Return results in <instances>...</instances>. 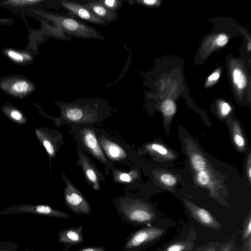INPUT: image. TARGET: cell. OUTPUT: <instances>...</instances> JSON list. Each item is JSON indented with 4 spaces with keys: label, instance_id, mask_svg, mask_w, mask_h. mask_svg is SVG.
<instances>
[{
    "label": "cell",
    "instance_id": "1",
    "mask_svg": "<svg viewBox=\"0 0 251 251\" xmlns=\"http://www.w3.org/2000/svg\"><path fill=\"white\" fill-rule=\"evenodd\" d=\"M56 104L60 108V115L49 118L53 121L57 128L64 125L74 124L98 126L112 115V108L108 102L98 98L81 99L73 102L60 101Z\"/></svg>",
    "mask_w": 251,
    "mask_h": 251
},
{
    "label": "cell",
    "instance_id": "2",
    "mask_svg": "<svg viewBox=\"0 0 251 251\" xmlns=\"http://www.w3.org/2000/svg\"><path fill=\"white\" fill-rule=\"evenodd\" d=\"M95 126L86 124L71 125L70 132L84 151L93 156L105 166V171L109 173L113 164L106 157L99 142Z\"/></svg>",
    "mask_w": 251,
    "mask_h": 251
},
{
    "label": "cell",
    "instance_id": "3",
    "mask_svg": "<svg viewBox=\"0 0 251 251\" xmlns=\"http://www.w3.org/2000/svg\"><path fill=\"white\" fill-rule=\"evenodd\" d=\"M53 20L63 31L73 37L87 39L104 40V38L97 30L72 18L54 15Z\"/></svg>",
    "mask_w": 251,
    "mask_h": 251
},
{
    "label": "cell",
    "instance_id": "4",
    "mask_svg": "<svg viewBox=\"0 0 251 251\" xmlns=\"http://www.w3.org/2000/svg\"><path fill=\"white\" fill-rule=\"evenodd\" d=\"M61 177L65 184L64 197L68 208L76 214L90 215L92 208L81 192L74 185L65 174H62Z\"/></svg>",
    "mask_w": 251,
    "mask_h": 251
},
{
    "label": "cell",
    "instance_id": "5",
    "mask_svg": "<svg viewBox=\"0 0 251 251\" xmlns=\"http://www.w3.org/2000/svg\"><path fill=\"white\" fill-rule=\"evenodd\" d=\"M34 133L48 155L50 174L52 159L56 158L65 140L60 132L46 127H36L34 129Z\"/></svg>",
    "mask_w": 251,
    "mask_h": 251
},
{
    "label": "cell",
    "instance_id": "6",
    "mask_svg": "<svg viewBox=\"0 0 251 251\" xmlns=\"http://www.w3.org/2000/svg\"><path fill=\"white\" fill-rule=\"evenodd\" d=\"M119 209L128 222L144 224L153 218L152 213L144 205L129 199H122L119 202Z\"/></svg>",
    "mask_w": 251,
    "mask_h": 251
},
{
    "label": "cell",
    "instance_id": "7",
    "mask_svg": "<svg viewBox=\"0 0 251 251\" xmlns=\"http://www.w3.org/2000/svg\"><path fill=\"white\" fill-rule=\"evenodd\" d=\"M30 213L37 215L59 218H68L66 213L45 204H22L14 205L0 211V215Z\"/></svg>",
    "mask_w": 251,
    "mask_h": 251
},
{
    "label": "cell",
    "instance_id": "8",
    "mask_svg": "<svg viewBox=\"0 0 251 251\" xmlns=\"http://www.w3.org/2000/svg\"><path fill=\"white\" fill-rule=\"evenodd\" d=\"M76 149L78 156L76 165L81 168L88 184L94 190H99L100 183L105 181L103 174L78 145H76Z\"/></svg>",
    "mask_w": 251,
    "mask_h": 251
},
{
    "label": "cell",
    "instance_id": "9",
    "mask_svg": "<svg viewBox=\"0 0 251 251\" xmlns=\"http://www.w3.org/2000/svg\"><path fill=\"white\" fill-rule=\"evenodd\" d=\"M97 137L100 147L107 160L112 163H127L129 160V151L115 139L98 132Z\"/></svg>",
    "mask_w": 251,
    "mask_h": 251
},
{
    "label": "cell",
    "instance_id": "10",
    "mask_svg": "<svg viewBox=\"0 0 251 251\" xmlns=\"http://www.w3.org/2000/svg\"><path fill=\"white\" fill-rule=\"evenodd\" d=\"M163 232L160 228L150 227L134 232L124 246L125 251H135L160 236Z\"/></svg>",
    "mask_w": 251,
    "mask_h": 251
},
{
    "label": "cell",
    "instance_id": "11",
    "mask_svg": "<svg viewBox=\"0 0 251 251\" xmlns=\"http://www.w3.org/2000/svg\"><path fill=\"white\" fill-rule=\"evenodd\" d=\"M62 6L73 14L92 24L99 25H107L108 24L98 18L90 10L80 4L73 1L64 0L61 1Z\"/></svg>",
    "mask_w": 251,
    "mask_h": 251
},
{
    "label": "cell",
    "instance_id": "12",
    "mask_svg": "<svg viewBox=\"0 0 251 251\" xmlns=\"http://www.w3.org/2000/svg\"><path fill=\"white\" fill-rule=\"evenodd\" d=\"M82 226L78 227L68 228L60 230L58 233L59 241L65 245V251H67L72 246L83 243L84 238L82 232Z\"/></svg>",
    "mask_w": 251,
    "mask_h": 251
},
{
    "label": "cell",
    "instance_id": "13",
    "mask_svg": "<svg viewBox=\"0 0 251 251\" xmlns=\"http://www.w3.org/2000/svg\"><path fill=\"white\" fill-rule=\"evenodd\" d=\"M83 5L108 25L118 19L117 12L107 8L100 0H90Z\"/></svg>",
    "mask_w": 251,
    "mask_h": 251
},
{
    "label": "cell",
    "instance_id": "14",
    "mask_svg": "<svg viewBox=\"0 0 251 251\" xmlns=\"http://www.w3.org/2000/svg\"><path fill=\"white\" fill-rule=\"evenodd\" d=\"M192 212L193 216L201 224L213 228L219 227L215 219L206 210L198 208L195 209Z\"/></svg>",
    "mask_w": 251,
    "mask_h": 251
},
{
    "label": "cell",
    "instance_id": "15",
    "mask_svg": "<svg viewBox=\"0 0 251 251\" xmlns=\"http://www.w3.org/2000/svg\"><path fill=\"white\" fill-rule=\"evenodd\" d=\"M1 110L7 118L15 124L24 125L27 123V120L25 114L12 106H5Z\"/></svg>",
    "mask_w": 251,
    "mask_h": 251
},
{
    "label": "cell",
    "instance_id": "16",
    "mask_svg": "<svg viewBox=\"0 0 251 251\" xmlns=\"http://www.w3.org/2000/svg\"><path fill=\"white\" fill-rule=\"evenodd\" d=\"M114 181L118 183H129L132 182L138 176L136 170H131L126 173L116 169L112 170Z\"/></svg>",
    "mask_w": 251,
    "mask_h": 251
},
{
    "label": "cell",
    "instance_id": "17",
    "mask_svg": "<svg viewBox=\"0 0 251 251\" xmlns=\"http://www.w3.org/2000/svg\"><path fill=\"white\" fill-rule=\"evenodd\" d=\"M30 85L26 80H17L11 86V90L13 93L17 95H23L27 93L30 90Z\"/></svg>",
    "mask_w": 251,
    "mask_h": 251
},
{
    "label": "cell",
    "instance_id": "18",
    "mask_svg": "<svg viewBox=\"0 0 251 251\" xmlns=\"http://www.w3.org/2000/svg\"><path fill=\"white\" fill-rule=\"evenodd\" d=\"M100 2L109 9L115 12L121 8L123 1L120 0H99Z\"/></svg>",
    "mask_w": 251,
    "mask_h": 251
},
{
    "label": "cell",
    "instance_id": "19",
    "mask_svg": "<svg viewBox=\"0 0 251 251\" xmlns=\"http://www.w3.org/2000/svg\"><path fill=\"white\" fill-rule=\"evenodd\" d=\"M192 163L194 169L199 172L205 169L206 162L204 158L199 154H195L193 156Z\"/></svg>",
    "mask_w": 251,
    "mask_h": 251
},
{
    "label": "cell",
    "instance_id": "20",
    "mask_svg": "<svg viewBox=\"0 0 251 251\" xmlns=\"http://www.w3.org/2000/svg\"><path fill=\"white\" fill-rule=\"evenodd\" d=\"M161 109L165 115L171 116L176 112V107L172 100H167L163 102L161 105Z\"/></svg>",
    "mask_w": 251,
    "mask_h": 251
},
{
    "label": "cell",
    "instance_id": "21",
    "mask_svg": "<svg viewBox=\"0 0 251 251\" xmlns=\"http://www.w3.org/2000/svg\"><path fill=\"white\" fill-rule=\"evenodd\" d=\"M19 245L11 241L0 240V251H18Z\"/></svg>",
    "mask_w": 251,
    "mask_h": 251
},
{
    "label": "cell",
    "instance_id": "22",
    "mask_svg": "<svg viewBox=\"0 0 251 251\" xmlns=\"http://www.w3.org/2000/svg\"><path fill=\"white\" fill-rule=\"evenodd\" d=\"M42 0H9L4 2L7 4L17 6H23L25 5H30L35 4L42 2Z\"/></svg>",
    "mask_w": 251,
    "mask_h": 251
},
{
    "label": "cell",
    "instance_id": "23",
    "mask_svg": "<svg viewBox=\"0 0 251 251\" xmlns=\"http://www.w3.org/2000/svg\"><path fill=\"white\" fill-rule=\"evenodd\" d=\"M7 56L12 60L21 63L24 61V54L13 50H8L6 51Z\"/></svg>",
    "mask_w": 251,
    "mask_h": 251
},
{
    "label": "cell",
    "instance_id": "24",
    "mask_svg": "<svg viewBox=\"0 0 251 251\" xmlns=\"http://www.w3.org/2000/svg\"><path fill=\"white\" fill-rule=\"evenodd\" d=\"M197 180L202 185L208 184L210 180L208 172L204 170L200 171L197 175Z\"/></svg>",
    "mask_w": 251,
    "mask_h": 251
},
{
    "label": "cell",
    "instance_id": "25",
    "mask_svg": "<svg viewBox=\"0 0 251 251\" xmlns=\"http://www.w3.org/2000/svg\"><path fill=\"white\" fill-rule=\"evenodd\" d=\"M160 179L164 184L168 186H173L176 182V178L173 176L168 174H163L160 177Z\"/></svg>",
    "mask_w": 251,
    "mask_h": 251
},
{
    "label": "cell",
    "instance_id": "26",
    "mask_svg": "<svg viewBox=\"0 0 251 251\" xmlns=\"http://www.w3.org/2000/svg\"><path fill=\"white\" fill-rule=\"evenodd\" d=\"M228 41L227 37L224 34H220L216 38V43L220 47L225 46Z\"/></svg>",
    "mask_w": 251,
    "mask_h": 251
},
{
    "label": "cell",
    "instance_id": "27",
    "mask_svg": "<svg viewBox=\"0 0 251 251\" xmlns=\"http://www.w3.org/2000/svg\"><path fill=\"white\" fill-rule=\"evenodd\" d=\"M247 83V81L246 77L244 74L242 73L236 84L239 88L243 89L246 87Z\"/></svg>",
    "mask_w": 251,
    "mask_h": 251
},
{
    "label": "cell",
    "instance_id": "28",
    "mask_svg": "<svg viewBox=\"0 0 251 251\" xmlns=\"http://www.w3.org/2000/svg\"><path fill=\"white\" fill-rule=\"evenodd\" d=\"M151 148L162 155H165L167 153V150L164 147L159 144H152Z\"/></svg>",
    "mask_w": 251,
    "mask_h": 251
},
{
    "label": "cell",
    "instance_id": "29",
    "mask_svg": "<svg viewBox=\"0 0 251 251\" xmlns=\"http://www.w3.org/2000/svg\"><path fill=\"white\" fill-rule=\"evenodd\" d=\"M185 246L180 244H175L172 245L168 248L166 251H183Z\"/></svg>",
    "mask_w": 251,
    "mask_h": 251
},
{
    "label": "cell",
    "instance_id": "30",
    "mask_svg": "<svg viewBox=\"0 0 251 251\" xmlns=\"http://www.w3.org/2000/svg\"><path fill=\"white\" fill-rule=\"evenodd\" d=\"M75 251H107V250L102 247H87Z\"/></svg>",
    "mask_w": 251,
    "mask_h": 251
},
{
    "label": "cell",
    "instance_id": "31",
    "mask_svg": "<svg viewBox=\"0 0 251 251\" xmlns=\"http://www.w3.org/2000/svg\"><path fill=\"white\" fill-rule=\"evenodd\" d=\"M235 143L238 147H243L244 145V140L239 134H235L234 137Z\"/></svg>",
    "mask_w": 251,
    "mask_h": 251
},
{
    "label": "cell",
    "instance_id": "32",
    "mask_svg": "<svg viewBox=\"0 0 251 251\" xmlns=\"http://www.w3.org/2000/svg\"><path fill=\"white\" fill-rule=\"evenodd\" d=\"M230 111V107L227 103H224L221 108V113L223 115L226 116L228 114Z\"/></svg>",
    "mask_w": 251,
    "mask_h": 251
},
{
    "label": "cell",
    "instance_id": "33",
    "mask_svg": "<svg viewBox=\"0 0 251 251\" xmlns=\"http://www.w3.org/2000/svg\"><path fill=\"white\" fill-rule=\"evenodd\" d=\"M242 72L241 70L236 69L233 72V78L235 84H237L238 80Z\"/></svg>",
    "mask_w": 251,
    "mask_h": 251
},
{
    "label": "cell",
    "instance_id": "34",
    "mask_svg": "<svg viewBox=\"0 0 251 251\" xmlns=\"http://www.w3.org/2000/svg\"><path fill=\"white\" fill-rule=\"evenodd\" d=\"M251 221L250 219L248 224H247V226L245 230V235L246 237H248L251 234Z\"/></svg>",
    "mask_w": 251,
    "mask_h": 251
},
{
    "label": "cell",
    "instance_id": "35",
    "mask_svg": "<svg viewBox=\"0 0 251 251\" xmlns=\"http://www.w3.org/2000/svg\"><path fill=\"white\" fill-rule=\"evenodd\" d=\"M219 76L220 75L218 73H214L208 77V80H216L219 78Z\"/></svg>",
    "mask_w": 251,
    "mask_h": 251
},
{
    "label": "cell",
    "instance_id": "36",
    "mask_svg": "<svg viewBox=\"0 0 251 251\" xmlns=\"http://www.w3.org/2000/svg\"><path fill=\"white\" fill-rule=\"evenodd\" d=\"M34 247L33 245L29 246L28 248L26 249L24 251H34Z\"/></svg>",
    "mask_w": 251,
    "mask_h": 251
},
{
    "label": "cell",
    "instance_id": "37",
    "mask_svg": "<svg viewBox=\"0 0 251 251\" xmlns=\"http://www.w3.org/2000/svg\"><path fill=\"white\" fill-rule=\"evenodd\" d=\"M223 251H230V246L229 245L228 246H226V248H225Z\"/></svg>",
    "mask_w": 251,
    "mask_h": 251
},
{
    "label": "cell",
    "instance_id": "38",
    "mask_svg": "<svg viewBox=\"0 0 251 251\" xmlns=\"http://www.w3.org/2000/svg\"><path fill=\"white\" fill-rule=\"evenodd\" d=\"M215 250V249L214 248H210L209 249H208L207 251H214Z\"/></svg>",
    "mask_w": 251,
    "mask_h": 251
}]
</instances>
